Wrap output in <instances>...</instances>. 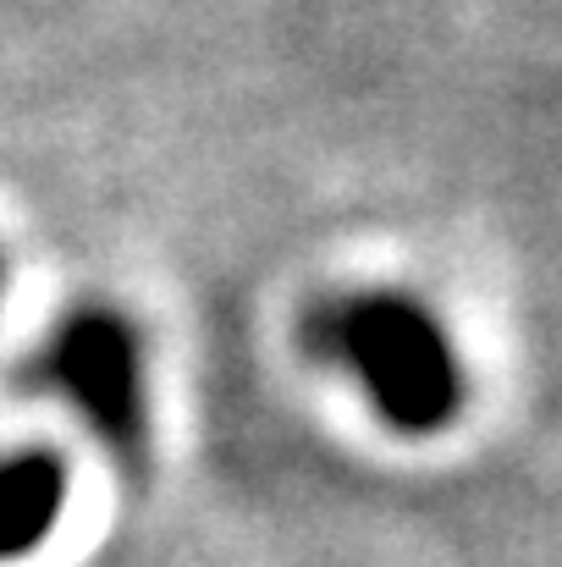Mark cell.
I'll list each match as a JSON object with an SVG mask.
<instances>
[{
  "label": "cell",
  "instance_id": "obj_1",
  "mask_svg": "<svg viewBox=\"0 0 562 567\" xmlns=\"http://www.w3.org/2000/svg\"><path fill=\"white\" fill-rule=\"evenodd\" d=\"M315 342L354 370L375 408L402 430H436L458 408V359L441 326L402 292H354L331 303L315 326Z\"/></svg>",
  "mask_w": 562,
  "mask_h": 567
},
{
  "label": "cell",
  "instance_id": "obj_3",
  "mask_svg": "<svg viewBox=\"0 0 562 567\" xmlns=\"http://www.w3.org/2000/svg\"><path fill=\"white\" fill-rule=\"evenodd\" d=\"M61 480L50 463H0V551H22L55 518Z\"/></svg>",
  "mask_w": 562,
  "mask_h": 567
},
{
  "label": "cell",
  "instance_id": "obj_2",
  "mask_svg": "<svg viewBox=\"0 0 562 567\" xmlns=\"http://www.w3.org/2000/svg\"><path fill=\"white\" fill-rule=\"evenodd\" d=\"M61 370H67V385L89 402V413L105 430L122 435L133 424V353H127V337H116L111 326H89V331L67 337Z\"/></svg>",
  "mask_w": 562,
  "mask_h": 567
}]
</instances>
